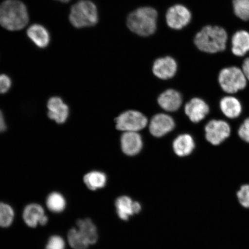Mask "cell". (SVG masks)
<instances>
[{"instance_id":"obj_9","label":"cell","mask_w":249,"mask_h":249,"mask_svg":"<svg viewBox=\"0 0 249 249\" xmlns=\"http://www.w3.org/2000/svg\"><path fill=\"white\" fill-rule=\"evenodd\" d=\"M192 18V14L188 8L182 5L172 6L167 12L166 22L171 29L179 30L188 25Z\"/></svg>"},{"instance_id":"obj_21","label":"cell","mask_w":249,"mask_h":249,"mask_svg":"<svg viewBox=\"0 0 249 249\" xmlns=\"http://www.w3.org/2000/svg\"><path fill=\"white\" fill-rule=\"evenodd\" d=\"M174 152L180 157L191 154L195 148V142L192 137L188 134H183L174 140L173 144Z\"/></svg>"},{"instance_id":"obj_29","label":"cell","mask_w":249,"mask_h":249,"mask_svg":"<svg viewBox=\"0 0 249 249\" xmlns=\"http://www.w3.org/2000/svg\"><path fill=\"white\" fill-rule=\"evenodd\" d=\"M12 81L7 74H2L0 75V93L7 92L10 89Z\"/></svg>"},{"instance_id":"obj_5","label":"cell","mask_w":249,"mask_h":249,"mask_svg":"<svg viewBox=\"0 0 249 249\" xmlns=\"http://www.w3.org/2000/svg\"><path fill=\"white\" fill-rule=\"evenodd\" d=\"M70 21L77 29L95 26L98 21L97 7L89 0H80L71 7Z\"/></svg>"},{"instance_id":"obj_14","label":"cell","mask_w":249,"mask_h":249,"mask_svg":"<svg viewBox=\"0 0 249 249\" xmlns=\"http://www.w3.org/2000/svg\"><path fill=\"white\" fill-rule=\"evenodd\" d=\"M219 107L222 113L229 120L237 119L243 112L241 102L232 95L224 96L221 99Z\"/></svg>"},{"instance_id":"obj_8","label":"cell","mask_w":249,"mask_h":249,"mask_svg":"<svg viewBox=\"0 0 249 249\" xmlns=\"http://www.w3.org/2000/svg\"><path fill=\"white\" fill-rule=\"evenodd\" d=\"M116 128L124 132H138L147 125V117L140 112L128 110L124 112L116 119Z\"/></svg>"},{"instance_id":"obj_19","label":"cell","mask_w":249,"mask_h":249,"mask_svg":"<svg viewBox=\"0 0 249 249\" xmlns=\"http://www.w3.org/2000/svg\"><path fill=\"white\" fill-rule=\"evenodd\" d=\"M28 37L39 48H45L51 41V36L48 30L42 25L34 24L27 31Z\"/></svg>"},{"instance_id":"obj_25","label":"cell","mask_w":249,"mask_h":249,"mask_svg":"<svg viewBox=\"0 0 249 249\" xmlns=\"http://www.w3.org/2000/svg\"><path fill=\"white\" fill-rule=\"evenodd\" d=\"M235 15L243 21L249 20V0H233Z\"/></svg>"},{"instance_id":"obj_10","label":"cell","mask_w":249,"mask_h":249,"mask_svg":"<svg viewBox=\"0 0 249 249\" xmlns=\"http://www.w3.org/2000/svg\"><path fill=\"white\" fill-rule=\"evenodd\" d=\"M175 123L172 118L165 114H158L152 117L149 123V129L151 135L156 138H161L172 131Z\"/></svg>"},{"instance_id":"obj_11","label":"cell","mask_w":249,"mask_h":249,"mask_svg":"<svg viewBox=\"0 0 249 249\" xmlns=\"http://www.w3.org/2000/svg\"><path fill=\"white\" fill-rule=\"evenodd\" d=\"M185 113L194 123H198L206 117L210 111L209 106L201 98H195L187 103Z\"/></svg>"},{"instance_id":"obj_7","label":"cell","mask_w":249,"mask_h":249,"mask_svg":"<svg viewBox=\"0 0 249 249\" xmlns=\"http://www.w3.org/2000/svg\"><path fill=\"white\" fill-rule=\"evenodd\" d=\"M205 138L213 146H219L230 138L232 128L230 124L224 120L213 119L205 126Z\"/></svg>"},{"instance_id":"obj_24","label":"cell","mask_w":249,"mask_h":249,"mask_svg":"<svg viewBox=\"0 0 249 249\" xmlns=\"http://www.w3.org/2000/svg\"><path fill=\"white\" fill-rule=\"evenodd\" d=\"M15 213L12 208L7 204L0 202V227H8L13 223Z\"/></svg>"},{"instance_id":"obj_1","label":"cell","mask_w":249,"mask_h":249,"mask_svg":"<svg viewBox=\"0 0 249 249\" xmlns=\"http://www.w3.org/2000/svg\"><path fill=\"white\" fill-rule=\"evenodd\" d=\"M29 21L26 6L19 0H5L0 4V25L15 31L24 29Z\"/></svg>"},{"instance_id":"obj_23","label":"cell","mask_w":249,"mask_h":249,"mask_svg":"<svg viewBox=\"0 0 249 249\" xmlns=\"http://www.w3.org/2000/svg\"><path fill=\"white\" fill-rule=\"evenodd\" d=\"M48 209L54 213H60L66 207V201L64 196L57 192L52 193L46 199Z\"/></svg>"},{"instance_id":"obj_13","label":"cell","mask_w":249,"mask_h":249,"mask_svg":"<svg viewBox=\"0 0 249 249\" xmlns=\"http://www.w3.org/2000/svg\"><path fill=\"white\" fill-rule=\"evenodd\" d=\"M177 71V62L170 56L157 59L154 62L152 67L154 75L162 80H167L175 76Z\"/></svg>"},{"instance_id":"obj_26","label":"cell","mask_w":249,"mask_h":249,"mask_svg":"<svg viewBox=\"0 0 249 249\" xmlns=\"http://www.w3.org/2000/svg\"><path fill=\"white\" fill-rule=\"evenodd\" d=\"M236 196L241 206L249 209V183H244L239 187Z\"/></svg>"},{"instance_id":"obj_3","label":"cell","mask_w":249,"mask_h":249,"mask_svg":"<svg viewBox=\"0 0 249 249\" xmlns=\"http://www.w3.org/2000/svg\"><path fill=\"white\" fill-rule=\"evenodd\" d=\"M158 13L152 7L137 9L127 18V26L137 35L148 36L153 34L157 27Z\"/></svg>"},{"instance_id":"obj_28","label":"cell","mask_w":249,"mask_h":249,"mask_svg":"<svg viewBox=\"0 0 249 249\" xmlns=\"http://www.w3.org/2000/svg\"><path fill=\"white\" fill-rule=\"evenodd\" d=\"M65 241L60 236H52L47 243L45 249H65Z\"/></svg>"},{"instance_id":"obj_17","label":"cell","mask_w":249,"mask_h":249,"mask_svg":"<svg viewBox=\"0 0 249 249\" xmlns=\"http://www.w3.org/2000/svg\"><path fill=\"white\" fill-rule=\"evenodd\" d=\"M115 205L118 216L123 220H127L130 216L139 213L142 210L139 202L133 201L131 198L124 196L118 197Z\"/></svg>"},{"instance_id":"obj_18","label":"cell","mask_w":249,"mask_h":249,"mask_svg":"<svg viewBox=\"0 0 249 249\" xmlns=\"http://www.w3.org/2000/svg\"><path fill=\"white\" fill-rule=\"evenodd\" d=\"M158 104L165 111L173 112L178 110L182 105V98L176 90H166L159 96Z\"/></svg>"},{"instance_id":"obj_20","label":"cell","mask_w":249,"mask_h":249,"mask_svg":"<svg viewBox=\"0 0 249 249\" xmlns=\"http://www.w3.org/2000/svg\"><path fill=\"white\" fill-rule=\"evenodd\" d=\"M231 52L237 57H244L249 52V33L239 30L233 34L231 39Z\"/></svg>"},{"instance_id":"obj_31","label":"cell","mask_w":249,"mask_h":249,"mask_svg":"<svg viewBox=\"0 0 249 249\" xmlns=\"http://www.w3.org/2000/svg\"><path fill=\"white\" fill-rule=\"evenodd\" d=\"M7 129L5 123L4 118L1 110H0V132H4Z\"/></svg>"},{"instance_id":"obj_32","label":"cell","mask_w":249,"mask_h":249,"mask_svg":"<svg viewBox=\"0 0 249 249\" xmlns=\"http://www.w3.org/2000/svg\"><path fill=\"white\" fill-rule=\"evenodd\" d=\"M56 1H58L63 3H67L70 2L71 0H56Z\"/></svg>"},{"instance_id":"obj_22","label":"cell","mask_w":249,"mask_h":249,"mask_svg":"<svg viewBox=\"0 0 249 249\" xmlns=\"http://www.w3.org/2000/svg\"><path fill=\"white\" fill-rule=\"evenodd\" d=\"M84 182L91 191L104 188L107 182V177L101 171H93L87 173L84 177Z\"/></svg>"},{"instance_id":"obj_12","label":"cell","mask_w":249,"mask_h":249,"mask_svg":"<svg viewBox=\"0 0 249 249\" xmlns=\"http://www.w3.org/2000/svg\"><path fill=\"white\" fill-rule=\"evenodd\" d=\"M23 218L26 225L31 228H36L38 225L45 226L48 222L44 210L37 204L28 205L23 211Z\"/></svg>"},{"instance_id":"obj_15","label":"cell","mask_w":249,"mask_h":249,"mask_svg":"<svg viewBox=\"0 0 249 249\" xmlns=\"http://www.w3.org/2000/svg\"><path fill=\"white\" fill-rule=\"evenodd\" d=\"M48 117L58 124H64L69 116V107L62 99L52 97L48 102Z\"/></svg>"},{"instance_id":"obj_4","label":"cell","mask_w":249,"mask_h":249,"mask_svg":"<svg viewBox=\"0 0 249 249\" xmlns=\"http://www.w3.org/2000/svg\"><path fill=\"white\" fill-rule=\"evenodd\" d=\"M77 229L73 228L68 233V241L73 249H87L98 241L97 229L92 221L87 218L77 221Z\"/></svg>"},{"instance_id":"obj_2","label":"cell","mask_w":249,"mask_h":249,"mask_svg":"<svg viewBox=\"0 0 249 249\" xmlns=\"http://www.w3.org/2000/svg\"><path fill=\"white\" fill-rule=\"evenodd\" d=\"M227 40L228 35L223 28L207 26L196 34L195 44L202 52L214 54L225 51Z\"/></svg>"},{"instance_id":"obj_27","label":"cell","mask_w":249,"mask_h":249,"mask_svg":"<svg viewBox=\"0 0 249 249\" xmlns=\"http://www.w3.org/2000/svg\"><path fill=\"white\" fill-rule=\"evenodd\" d=\"M237 135L242 142L249 144V117L246 118L239 126Z\"/></svg>"},{"instance_id":"obj_16","label":"cell","mask_w":249,"mask_h":249,"mask_svg":"<svg viewBox=\"0 0 249 249\" xmlns=\"http://www.w3.org/2000/svg\"><path fill=\"white\" fill-rule=\"evenodd\" d=\"M142 140L138 132H124L121 138V149L124 154L135 156L141 151Z\"/></svg>"},{"instance_id":"obj_30","label":"cell","mask_w":249,"mask_h":249,"mask_svg":"<svg viewBox=\"0 0 249 249\" xmlns=\"http://www.w3.org/2000/svg\"><path fill=\"white\" fill-rule=\"evenodd\" d=\"M242 70L246 78L249 82V57L246 58L243 62Z\"/></svg>"},{"instance_id":"obj_6","label":"cell","mask_w":249,"mask_h":249,"mask_svg":"<svg viewBox=\"0 0 249 249\" xmlns=\"http://www.w3.org/2000/svg\"><path fill=\"white\" fill-rule=\"evenodd\" d=\"M218 82L221 89L229 95H233L247 87L248 80L241 68L230 67L220 71Z\"/></svg>"}]
</instances>
